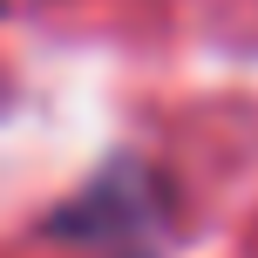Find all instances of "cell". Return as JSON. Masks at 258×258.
Returning a JSON list of instances; mask_svg holds the SVG:
<instances>
[{
    "instance_id": "obj_1",
    "label": "cell",
    "mask_w": 258,
    "mask_h": 258,
    "mask_svg": "<svg viewBox=\"0 0 258 258\" xmlns=\"http://www.w3.org/2000/svg\"><path fill=\"white\" fill-rule=\"evenodd\" d=\"M163 177H150L143 163H116L109 177H95L82 197H68L61 211L48 218L54 238H75L89 251H116V258H150L156 238H163Z\"/></svg>"
}]
</instances>
